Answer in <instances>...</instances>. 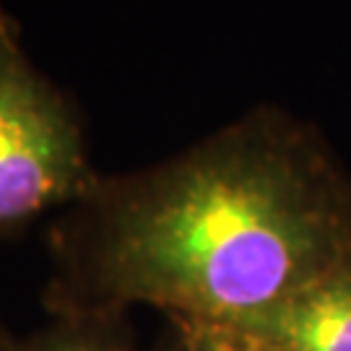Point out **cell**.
Returning a JSON list of instances; mask_svg holds the SVG:
<instances>
[{"instance_id":"cell-1","label":"cell","mask_w":351,"mask_h":351,"mask_svg":"<svg viewBox=\"0 0 351 351\" xmlns=\"http://www.w3.org/2000/svg\"><path fill=\"white\" fill-rule=\"evenodd\" d=\"M65 317L261 323L351 265V177L320 130L261 104L175 156L99 175L47 229Z\"/></svg>"},{"instance_id":"cell-5","label":"cell","mask_w":351,"mask_h":351,"mask_svg":"<svg viewBox=\"0 0 351 351\" xmlns=\"http://www.w3.org/2000/svg\"><path fill=\"white\" fill-rule=\"evenodd\" d=\"M167 339L180 351H284L258 328L237 323L167 320Z\"/></svg>"},{"instance_id":"cell-2","label":"cell","mask_w":351,"mask_h":351,"mask_svg":"<svg viewBox=\"0 0 351 351\" xmlns=\"http://www.w3.org/2000/svg\"><path fill=\"white\" fill-rule=\"evenodd\" d=\"M97 180L78 101L32 63L0 0V239L63 213Z\"/></svg>"},{"instance_id":"cell-4","label":"cell","mask_w":351,"mask_h":351,"mask_svg":"<svg viewBox=\"0 0 351 351\" xmlns=\"http://www.w3.org/2000/svg\"><path fill=\"white\" fill-rule=\"evenodd\" d=\"M0 351H141L125 317H65L29 333H11L0 326Z\"/></svg>"},{"instance_id":"cell-3","label":"cell","mask_w":351,"mask_h":351,"mask_svg":"<svg viewBox=\"0 0 351 351\" xmlns=\"http://www.w3.org/2000/svg\"><path fill=\"white\" fill-rule=\"evenodd\" d=\"M250 328L284 351H351V265L320 278Z\"/></svg>"}]
</instances>
